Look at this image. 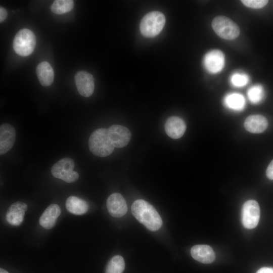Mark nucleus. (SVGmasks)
Returning a JSON list of instances; mask_svg holds the SVG:
<instances>
[{
	"label": "nucleus",
	"instance_id": "nucleus-1",
	"mask_svg": "<svg viewBox=\"0 0 273 273\" xmlns=\"http://www.w3.org/2000/svg\"><path fill=\"white\" fill-rule=\"evenodd\" d=\"M131 212L140 222L151 231L159 230L162 224V219L155 208L144 200H135L131 206Z\"/></svg>",
	"mask_w": 273,
	"mask_h": 273
},
{
	"label": "nucleus",
	"instance_id": "nucleus-2",
	"mask_svg": "<svg viewBox=\"0 0 273 273\" xmlns=\"http://www.w3.org/2000/svg\"><path fill=\"white\" fill-rule=\"evenodd\" d=\"M88 147L95 155L104 157L110 155L115 146L111 141L107 129L100 128L95 130L89 136Z\"/></svg>",
	"mask_w": 273,
	"mask_h": 273
},
{
	"label": "nucleus",
	"instance_id": "nucleus-3",
	"mask_svg": "<svg viewBox=\"0 0 273 273\" xmlns=\"http://www.w3.org/2000/svg\"><path fill=\"white\" fill-rule=\"evenodd\" d=\"M165 23V17L159 11H153L147 14L140 23V31L146 37H154L158 35Z\"/></svg>",
	"mask_w": 273,
	"mask_h": 273
},
{
	"label": "nucleus",
	"instance_id": "nucleus-4",
	"mask_svg": "<svg viewBox=\"0 0 273 273\" xmlns=\"http://www.w3.org/2000/svg\"><path fill=\"white\" fill-rule=\"evenodd\" d=\"M36 44V38L34 33L28 29L19 30L13 40V49L19 55L25 57L33 52Z\"/></svg>",
	"mask_w": 273,
	"mask_h": 273
},
{
	"label": "nucleus",
	"instance_id": "nucleus-5",
	"mask_svg": "<svg viewBox=\"0 0 273 273\" xmlns=\"http://www.w3.org/2000/svg\"><path fill=\"white\" fill-rule=\"evenodd\" d=\"M212 27L219 37L225 39H235L240 34V29L237 24L224 16L215 17L212 22Z\"/></svg>",
	"mask_w": 273,
	"mask_h": 273
},
{
	"label": "nucleus",
	"instance_id": "nucleus-6",
	"mask_svg": "<svg viewBox=\"0 0 273 273\" xmlns=\"http://www.w3.org/2000/svg\"><path fill=\"white\" fill-rule=\"evenodd\" d=\"M74 161L70 158L65 157L56 162L51 168V173L56 178L68 183L76 181L79 178L78 173L73 170Z\"/></svg>",
	"mask_w": 273,
	"mask_h": 273
},
{
	"label": "nucleus",
	"instance_id": "nucleus-7",
	"mask_svg": "<svg viewBox=\"0 0 273 273\" xmlns=\"http://www.w3.org/2000/svg\"><path fill=\"white\" fill-rule=\"evenodd\" d=\"M260 210L258 203L253 200L244 203L242 209V222L248 229L255 228L259 222Z\"/></svg>",
	"mask_w": 273,
	"mask_h": 273
},
{
	"label": "nucleus",
	"instance_id": "nucleus-8",
	"mask_svg": "<svg viewBox=\"0 0 273 273\" xmlns=\"http://www.w3.org/2000/svg\"><path fill=\"white\" fill-rule=\"evenodd\" d=\"M75 84L78 93L84 97L92 95L95 88L93 75L85 71H80L75 75Z\"/></svg>",
	"mask_w": 273,
	"mask_h": 273
},
{
	"label": "nucleus",
	"instance_id": "nucleus-9",
	"mask_svg": "<svg viewBox=\"0 0 273 273\" xmlns=\"http://www.w3.org/2000/svg\"><path fill=\"white\" fill-rule=\"evenodd\" d=\"M224 55L219 50L208 52L204 56L203 63L205 69L211 73L220 72L224 65Z\"/></svg>",
	"mask_w": 273,
	"mask_h": 273
},
{
	"label": "nucleus",
	"instance_id": "nucleus-10",
	"mask_svg": "<svg viewBox=\"0 0 273 273\" xmlns=\"http://www.w3.org/2000/svg\"><path fill=\"white\" fill-rule=\"evenodd\" d=\"M108 130L109 137L115 147L122 148L128 144L131 138V133L126 127L114 124Z\"/></svg>",
	"mask_w": 273,
	"mask_h": 273
},
{
	"label": "nucleus",
	"instance_id": "nucleus-11",
	"mask_svg": "<svg viewBox=\"0 0 273 273\" xmlns=\"http://www.w3.org/2000/svg\"><path fill=\"white\" fill-rule=\"evenodd\" d=\"M107 208L110 214L114 217H120L124 215L127 211L126 202L119 193L111 194L107 200Z\"/></svg>",
	"mask_w": 273,
	"mask_h": 273
},
{
	"label": "nucleus",
	"instance_id": "nucleus-12",
	"mask_svg": "<svg viewBox=\"0 0 273 273\" xmlns=\"http://www.w3.org/2000/svg\"><path fill=\"white\" fill-rule=\"evenodd\" d=\"M16 139V131L11 125L4 123L0 126V154L3 155L13 147Z\"/></svg>",
	"mask_w": 273,
	"mask_h": 273
},
{
	"label": "nucleus",
	"instance_id": "nucleus-13",
	"mask_svg": "<svg viewBox=\"0 0 273 273\" xmlns=\"http://www.w3.org/2000/svg\"><path fill=\"white\" fill-rule=\"evenodd\" d=\"M27 208V205L24 202H16L13 203L7 211L6 220L13 226L20 225L23 221Z\"/></svg>",
	"mask_w": 273,
	"mask_h": 273
},
{
	"label": "nucleus",
	"instance_id": "nucleus-14",
	"mask_svg": "<svg viewBox=\"0 0 273 273\" xmlns=\"http://www.w3.org/2000/svg\"><path fill=\"white\" fill-rule=\"evenodd\" d=\"M164 127L166 134L170 138L177 139L184 135L186 129V125L181 118L177 116H171L166 121Z\"/></svg>",
	"mask_w": 273,
	"mask_h": 273
},
{
	"label": "nucleus",
	"instance_id": "nucleus-15",
	"mask_svg": "<svg viewBox=\"0 0 273 273\" xmlns=\"http://www.w3.org/2000/svg\"><path fill=\"white\" fill-rule=\"evenodd\" d=\"M61 214L59 206L56 204L50 205L44 211L39 219L40 225L46 229H51L56 224Z\"/></svg>",
	"mask_w": 273,
	"mask_h": 273
},
{
	"label": "nucleus",
	"instance_id": "nucleus-16",
	"mask_svg": "<svg viewBox=\"0 0 273 273\" xmlns=\"http://www.w3.org/2000/svg\"><path fill=\"white\" fill-rule=\"evenodd\" d=\"M192 257L203 263H210L215 259V253L212 248L206 245H197L191 249Z\"/></svg>",
	"mask_w": 273,
	"mask_h": 273
},
{
	"label": "nucleus",
	"instance_id": "nucleus-17",
	"mask_svg": "<svg viewBox=\"0 0 273 273\" xmlns=\"http://www.w3.org/2000/svg\"><path fill=\"white\" fill-rule=\"evenodd\" d=\"M244 125L245 129L249 132L258 133L266 129L268 122L266 118L262 115H252L246 119Z\"/></svg>",
	"mask_w": 273,
	"mask_h": 273
},
{
	"label": "nucleus",
	"instance_id": "nucleus-18",
	"mask_svg": "<svg viewBox=\"0 0 273 273\" xmlns=\"http://www.w3.org/2000/svg\"><path fill=\"white\" fill-rule=\"evenodd\" d=\"M36 74L38 79L43 86L51 85L54 81V72L51 65L47 61L40 63L37 66Z\"/></svg>",
	"mask_w": 273,
	"mask_h": 273
},
{
	"label": "nucleus",
	"instance_id": "nucleus-19",
	"mask_svg": "<svg viewBox=\"0 0 273 273\" xmlns=\"http://www.w3.org/2000/svg\"><path fill=\"white\" fill-rule=\"evenodd\" d=\"M66 208L72 214L82 215L87 211L88 206L84 200L71 196L66 201Z\"/></svg>",
	"mask_w": 273,
	"mask_h": 273
},
{
	"label": "nucleus",
	"instance_id": "nucleus-20",
	"mask_svg": "<svg viewBox=\"0 0 273 273\" xmlns=\"http://www.w3.org/2000/svg\"><path fill=\"white\" fill-rule=\"evenodd\" d=\"M224 102L226 107L236 111L242 110L245 105V100L243 96L236 93L227 95Z\"/></svg>",
	"mask_w": 273,
	"mask_h": 273
},
{
	"label": "nucleus",
	"instance_id": "nucleus-21",
	"mask_svg": "<svg viewBox=\"0 0 273 273\" xmlns=\"http://www.w3.org/2000/svg\"><path fill=\"white\" fill-rule=\"evenodd\" d=\"M125 268L123 258L120 255L113 256L109 261L106 273H122Z\"/></svg>",
	"mask_w": 273,
	"mask_h": 273
},
{
	"label": "nucleus",
	"instance_id": "nucleus-22",
	"mask_svg": "<svg viewBox=\"0 0 273 273\" xmlns=\"http://www.w3.org/2000/svg\"><path fill=\"white\" fill-rule=\"evenodd\" d=\"M74 6L72 0H56L51 6L52 11L56 14H63L71 11Z\"/></svg>",
	"mask_w": 273,
	"mask_h": 273
},
{
	"label": "nucleus",
	"instance_id": "nucleus-23",
	"mask_svg": "<svg viewBox=\"0 0 273 273\" xmlns=\"http://www.w3.org/2000/svg\"><path fill=\"white\" fill-rule=\"evenodd\" d=\"M264 93L263 87L261 85H255L251 87L247 92V96L250 101L253 104L261 102Z\"/></svg>",
	"mask_w": 273,
	"mask_h": 273
},
{
	"label": "nucleus",
	"instance_id": "nucleus-24",
	"mask_svg": "<svg viewBox=\"0 0 273 273\" xmlns=\"http://www.w3.org/2000/svg\"><path fill=\"white\" fill-rule=\"evenodd\" d=\"M249 81V77L246 74L237 73L231 77L232 84L237 87H242L246 85Z\"/></svg>",
	"mask_w": 273,
	"mask_h": 273
},
{
	"label": "nucleus",
	"instance_id": "nucleus-25",
	"mask_svg": "<svg viewBox=\"0 0 273 273\" xmlns=\"http://www.w3.org/2000/svg\"><path fill=\"white\" fill-rule=\"evenodd\" d=\"M266 0H243L241 2L246 7L252 9H260L268 3Z\"/></svg>",
	"mask_w": 273,
	"mask_h": 273
},
{
	"label": "nucleus",
	"instance_id": "nucleus-26",
	"mask_svg": "<svg viewBox=\"0 0 273 273\" xmlns=\"http://www.w3.org/2000/svg\"><path fill=\"white\" fill-rule=\"evenodd\" d=\"M266 174L269 179L273 180V160L270 162L266 169Z\"/></svg>",
	"mask_w": 273,
	"mask_h": 273
},
{
	"label": "nucleus",
	"instance_id": "nucleus-27",
	"mask_svg": "<svg viewBox=\"0 0 273 273\" xmlns=\"http://www.w3.org/2000/svg\"><path fill=\"white\" fill-rule=\"evenodd\" d=\"M7 16V10L3 7H0V22L4 21Z\"/></svg>",
	"mask_w": 273,
	"mask_h": 273
},
{
	"label": "nucleus",
	"instance_id": "nucleus-28",
	"mask_svg": "<svg viewBox=\"0 0 273 273\" xmlns=\"http://www.w3.org/2000/svg\"><path fill=\"white\" fill-rule=\"evenodd\" d=\"M256 273H273V268L263 267L258 269Z\"/></svg>",
	"mask_w": 273,
	"mask_h": 273
},
{
	"label": "nucleus",
	"instance_id": "nucleus-29",
	"mask_svg": "<svg viewBox=\"0 0 273 273\" xmlns=\"http://www.w3.org/2000/svg\"><path fill=\"white\" fill-rule=\"evenodd\" d=\"M0 273H9L7 270L1 268H0Z\"/></svg>",
	"mask_w": 273,
	"mask_h": 273
}]
</instances>
